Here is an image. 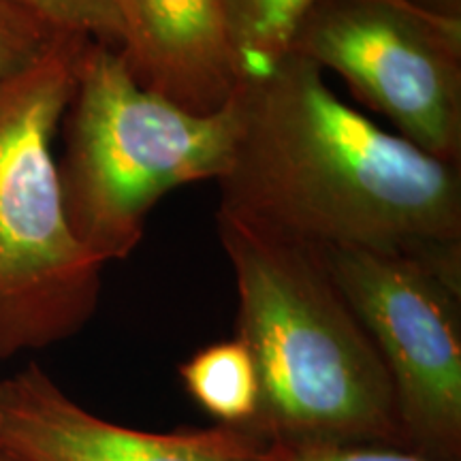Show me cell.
Wrapping results in <instances>:
<instances>
[{
	"label": "cell",
	"mask_w": 461,
	"mask_h": 461,
	"mask_svg": "<svg viewBox=\"0 0 461 461\" xmlns=\"http://www.w3.org/2000/svg\"><path fill=\"white\" fill-rule=\"evenodd\" d=\"M252 425L152 434L86 411L31 363L0 380V453L14 461H272Z\"/></svg>",
	"instance_id": "cell-7"
},
{
	"label": "cell",
	"mask_w": 461,
	"mask_h": 461,
	"mask_svg": "<svg viewBox=\"0 0 461 461\" xmlns=\"http://www.w3.org/2000/svg\"><path fill=\"white\" fill-rule=\"evenodd\" d=\"M0 461H14V459H9L7 455H3V453H0Z\"/></svg>",
	"instance_id": "cell-15"
},
{
	"label": "cell",
	"mask_w": 461,
	"mask_h": 461,
	"mask_svg": "<svg viewBox=\"0 0 461 461\" xmlns=\"http://www.w3.org/2000/svg\"><path fill=\"white\" fill-rule=\"evenodd\" d=\"M60 37L65 34L50 31L24 11L0 3V79L32 65Z\"/></svg>",
	"instance_id": "cell-12"
},
{
	"label": "cell",
	"mask_w": 461,
	"mask_h": 461,
	"mask_svg": "<svg viewBox=\"0 0 461 461\" xmlns=\"http://www.w3.org/2000/svg\"><path fill=\"white\" fill-rule=\"evenodd\" d=\"M238 96L218 214L319 248L414 258L461 285V165L355 112L295 54Z\"/></svg>",
	"instance_id": "cell-1"
},
{
	"label": "cell",
	"mask_w": 461,
	"mask_h": 461,
	"mask_svg": "<svg viewBox=\"0 0 461 461\" xmlns=\"http://www.w3.org/2000/svg\"><path fill=\"white\" fill-rule=\"evenodd\" d=\"M288 54L338 73L397 135L461 165V17L412 0H316Z\"/></svg>",
	"instance_id": "cell-5"
},
{
	"label": "cell",
	"mask_w": 461,
	"mask_h": 461,
	"mask_svg": "<svg viewBox=\"0 0 461 461\" xmlns=\"http://www.w3.org/2000/svg\"><path fill=\"white\" fill-rule=\"evenodd\" d=\"M316 0H222L240 84L261 77L291 51L299 22Z\"/></svg>",
	"instance_id": "cell-10"
},
{
	"label": "cell",
	"mask_w": 461,
	"mask_h": 461,
	"mask_svg": "<svg viewBox=\"0 0 461 461\" xmlns=\"http://www.w3.org/2000/svg\"><path fill=\"white\" fill-rule=\"evenodd\" d=\"M238 285V339L258 374L252 428L272 442L403 447L376 346L319 246L216 214Z\"/></svg>",
	"instance_id": "cell-2"
},
{
	"label": "cell",
	"mask_w": 461,
	"mask_h": 461,
	"mask_svg": "<svg viewBox=\"0 0 461 461\" xmlns=\"http://www.w3.org/2000/svg\"><path fill=\"white\" fill-rule=\"evenodd\" d=\"M272 461H442L411 448L353 442H274Z\"/></svg>",
	"instance_id": "cell-13"
},
{
	"label": "cell",
	"mask_w": 461,
	"mask_h": 461,
	"mask_svg": "<svg viewBox=\"0 0 461 461\" xmlns=\"http://www.w3.org/2000/svg\"><path fill=\"white\" fill-rule=\"evenodd\" d=\"M86 41L0 79V359L65 342L99 305L105 265L68 227L51 148Z\"/></svg>",
	"instance_id": "cell-4"
},
{
	"label": "cell",
	"mask_w": 461,
	"mask_h": 461,
	"mask_svg": "<svg viewBox=\"0 0 461 461\" xmlns=\"http://www.w3.org/2000/svg\"><path fill=\"white\" fill-rule=\"evenodd\" d=\"M122 54L137 84L194 113H214L240 86L222 0H115Z\"/></svg>",
	"instance_id": "cell-8"
},
{
	"label": "cell",
	"mask_w": 461,
	"mask_h": 461,
	"mask_svg": "<svg viewBox=\"0 0 461 461\" xmlns=\"http://www.w3.org/2000/svg\"><path fill=\"white\" fill-rule=\"evenodd\" d=\"M180 376L194 402L222 425H250L258 412V374L241 339L201 348L180 366Z\"/></svg>",
	"instance_id": "cell-9"
},
{
	"label": "cell",
	"mask_w": 461,
	"mask_h": 461,
	"mask_svg": "<svg viewBox=\"0 0 461 461\" xmlns=\"http://www.w3.org/2000/svg\"><path fill=\"white\" fill-rule=\"evenodd\" d=\"M58 34L84 37L120 50L122 20L115 0H0Z\"/></svg>",
	"instance_id": "cell-11"
},
{
	"label": "cell",
	"mask_w": 461,
	"mask_h": 461,
	"mask_svg": "<svg viewBox=\"0 0 461 461\" xmlns=\"http://www.w3.org/2000/svg\"><path fill=\"white\" fill-rule=\"evenodd\" d=\"M376 346L393 387L403 447L461 457V285L414 258L321 248Z\"/></svg>",
	"instance_id": "cell-6"
},
{
	"label": "cell",
	"mask_w": 461,
	"mask_h": 461,
	"mask_svg": "<svg viewBox=\"0 0 461 461\" xmlns=\"http://www.w3.org/2000/svg\"><path fill=\"white\" fill-rule=\"evenodd\" d=\"M240 118L238 90L214 113L188 112L137 84L120 50L86 41L56 160L79 244L103 265L129 257L165 194L224 176Z\"/></svg>",
	"instance_id": "cell-3"
},
{
	"label": "cell",
	"mask_w": 461,
	"mask_h": 461,
	"mask_svg": "<svg viewBox=\"0 0 461 461\" xmlns=\"http://www.w3.org/2000/svg\"><path fill=\"white\" fill-rule=\"evenodd\" d=\"M412 3L428 11H434V14L461 17V0H412Z\"/></svg>",
	"instance_id": "cell-14"
}]
</instances>
